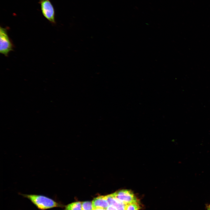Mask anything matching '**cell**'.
Masks as SVG:
<instances>
[{
	"mask_svg": "<svg viewBox=\"0 0 210 210\" xmlns=\"http://www.w3.org/2000/svg\"><path fill=\"white\" fill-rule=\"evenodd\" d=\"M20 195L29 200L40 210H47L55 207H61L62 206L54 199L43 195L22 194Z\"/></svg>",
	"mask_w": 210,
	"mask_h": 210,
	"instance_id": "1",
	"label": "cell"
},
{
	"mask_svg": "<svg viewBox=\"0 0 210 210\" xmlns=\"http://www.w3.org/2000/svg\"><path fill=\"white\" fill-rule=\"evenodd\" d=\"M8 28L0 27V52L6 57L13 50L14 45L8 34Z\"/></svg>",
	"mask_w": 210,
	"mask_h": 210,
	"instance_id": "2",
	"label": "cell"
},
{
	"mask_svg": "<svg viewBox=\"0 0 210 210\" xmlns=\"http://www.w3.org/2000/svg\"><path fill=\"white\" fill-rule=\"evenodd\" d=\"M38 3L44 17L51 24H56L55 10L50 0H39Z\"/></svg>",
	"mask_w": 210,
	"mask_h": 210,
	"instance_id": "3",
	"label": "cell"
},
{
	"mask_svg": "<svg viewBox=\"0 0 210 210\" xmlns=\"http://www.w3.org/2000/svg\"><path fill=\"white\" fill-rule=\"evenodd\" d=\"M112 194L116 198L125 205L139 202L137 198L133 192L130 190L123 189Z\"/></svg>",
	"mask_w": 210,
	"mask_h": 210,
	"instance_id": "4",
	"label": "cell"
},
{
	"mask_svg": "<svg viewBox=\"0 0 210 210\" xmlns=\"http://www.w3.org/2000/svg\"><path fill=\"white\" fill-rule=\"evenodd\" d=\"M94 208L106 209L109 205L106 196H101L94 198L92 201Z\"/></svg>",
	"mask_w": 210,
	"mask_h": 210,
	"instance_id": "5",
	"label": "cell"
},
{
	"mask_svg": "<svg viewBox=\"0 0 210 210\" xmlns=\"http://www.w3.org/2000/svg\"><path fill=\"white\" fill-rule=\"evenodd\" d=\"M109 205L115 206L118 210H125V204L120 201L116 198L113 194L106 195Z\"/></svg>",
	"mask_w": 210,
	"mask_h": 210,
	"instance_id": "6",
	"label": "cell"
},
{
	"mask_svg": "<svg viewBox=\"0 0 210 210\" xmlns=\"http://www.w3.org/2000/svg\"><path fill=\"white\" fill-rule=\"evenodd\" d=\"M82 202H76L66 205L64 210H82Z\"/></svg>",
	"mask_w": 210,
	"mask_h": 210,
	"instance_id": "7",
	"label": "cell"
},
{
	"mask_svg": "<svg viewBox=\"0 0 210 210\" xmlns=\"http://www.w3.org/2000/svg\"><path fill=\"white\" fill-rule=\"evenodd\" d=\"M140 208L139 202L134 203L126 205L125 210H139Z\"/></svg>",
	"mask_w": 210,
	"mask_h": 210,
	"instance_id": "8",
	"label": "cell"
},
{
	"mask_svg": "<svg viewBox=\"0 0 210 210\" xmlns=\"http://www.w3.org/2000/svg\"><path fill=\"white\" fill-rule=\"evenodd\" d=\"M82 210H93L94 208L92 202L85 201L82 202Z\"/></svg>",
	"mask_w": 210,
	"mask_h": 210,
	"instance_id": "9",
	"label": "cell"
},
{
	"mask_svg": "<svg viewBox=\"0 0 210 210\" xmlns=\"http://www.w3.org/2000/svg\"><path fill=\"white\" fill-rule=\"evenodd\" d=\"M106 210H118L117 208L112 205H109L106 209Z\"/></svg>",
	"mask_w": 210,
	"mask_h": 210,
	"instance_id": "10",
	"label": "cell"
},
{
	"mask_svg": "<svg viewBox=\"0 0 210 210\" xmlns=\"http://www.w3.org/2000/svg\"><path fill=\"white\" fill-rule=\"evenodd\" d=\"M93 210H106V209L100 208H94Z\"/></svg>",
	"mask_w": 210,
	"mask_h": 210,
	"instance_id": "11",
	"label": "cell"
},
{
	"mask_svg": "<svg viewBox=\"0 0 210 210\" xmlns=\"http://www.w3.org/2000/svg\"><path fill=\"white\" fill-rule=\"evenodd\" d=\"M208 210H210V206L209 207Z\"/></svg>",
	"mask_w": 210,
	"mask_h": 210,
	"instance_id": "12",
	"label": "cell"
},
{
	"mask_svg": "<svg viewBox=\"0 0 210 210\" xmlns=\"http://www.w3.org/2000/svg\"></svg>",
	"mask_w": 210,
	"mask_h": 210,
	"instance_id": "13",
	"label": "cell"
}]
</instances>
